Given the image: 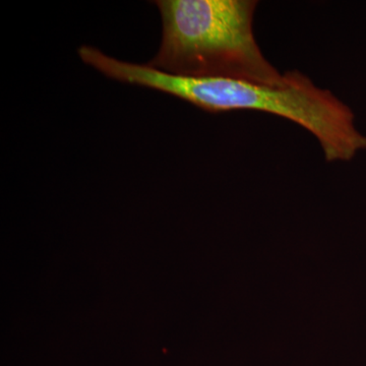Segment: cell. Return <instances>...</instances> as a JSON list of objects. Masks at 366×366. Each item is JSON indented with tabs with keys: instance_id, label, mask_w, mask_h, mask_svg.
Listing matches in <instances>:
<instances>
[{
	"instance_id": "6da1fadb",
	"label": "cell",
	"mask_w": 366,
	"mask_h": 366,
	"mask_svg": "<svg viewBox=\"0 0 366 366\" xmlns=\"http://www.w3.org/2000/svg\"><path fill=\"white\" fill-rule=\"evenodd\" d=\"M163 36L149 66L194 79L284 83L255 41L254 0H159Z\"/></svg>"
}]
</instances>
